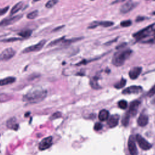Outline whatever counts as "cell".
I'll list each match as a JSON object with an SVG mask.
<instances>
[{
	"instance_id": "obj_1",
	"label": "cell",
	"mask_w": 155,
	"mask_h": 155,
	"mask_svg": "<svg viewBox=\"0 0 155 155\" xmlns=\"http://www.w3.org/2000/svg\"><path fill=\"white\" fill-rule=\"evenodd\" d=\"M47 96V91L40 87H35L29 90L24 96L22 100L24 102L35 104L44 100Z\"/></svg>"
},
{
	"instance_id": "obj_2",
	"label": "cell",
	"mask_w": 155,
	"mask_h": 155,
	"mask_svg": "<svg viewBox=\"0 0 155 155\" xmlns=\"http://www.w3.org/2000/svg\"><path fill=\"white\" fill-rule=\"evenodd\" d=\"M132 53V50L130 49H125L116 52L112 59V63L116 67L122 66L127 60Z\"/></svg>"
},
{
	"instance_id": "obj_3",
	"label": "cell",
	"mask_w": 155,
	"mask_h": 155,
	"mask_svg": "<svg viewBox=\"0 0 155 155\" xmlns=\"http://www.w3.org/2000/svg\"><path fill=\"white\" fill-rule=\"evenodd\" d=\"M46 42H47V41L45 40V39L41 40V41H39V42H38L36 44H34V45H30L28 47L25 48L22 50V52L23 53H30V52L39 51L43 48V47L44 46Z\"/></svg>"
},
{
	"instance_id": "obj_4",
	"label": "cell",
	"mask_w": 155,
	"mask_h": 155,
	"mask_svg": "<svg viewBox=\"0 0 155 155\" xmlns=\"http://www.w3.org/2000/svg\"><path fill=\"white\" fill-rule=\"evenodd\" d=\"M16 53L12 48H7L0 53V61H5L12 58Z\"/></svg>"
},
{
	"instance_id": "obj_5",
	"label": "cell",
	"mask_w": 155,
	"mask_h": 155,
	"mask_svg": "<svg viewBox=\"0 0 155 155\" xmlns=\"http://www.w3.org/2000/svg\"><path fill=\"white\" fill-rule=\"evenodd\" d=\"M136 140L139 145V146L143 150H150L152 145L150 143H149L146 139H145L141 135L137 134L136 136Z\"/></svg>"
},
{
	"instance_id": "obj_6",
	"label": "cell",
	"mask_w": 155,
	"mask_h": 155,
	"mask_svg": "<svg viewBox=\"0 0 155 155\" xmlns=\"http://www.w3.org/2000/svg\"><path fill=\"white\" fill-rule=\"evenodd\" d=\"M22 17V15H16L12 17L5 18L1 21H0V27H5L9 25H11L16 21H19L21 19V18Z\"/></svg>"
},
{
	"instance_id": "obj_7",
	"label": "cell",
	"mask_w": 155,
	"mask_h": 155,
	"mask_svg": "<svg viewBox=\"0 0 155 155\" xmlns=\"http://www.w3.org/2000/svg\"><path fill=\"white\" fill-rule=\"evenodd\" d=\"M52 142H53V137L51 136H48L43 139L39 143V150L44 151L49 148L51 146Z\"/></svg>"
},
{
	"instance_id": "obj_8",
	"label": "cell",
	"mask_w": 155,
	"mask_h": 155,
	"mask_svg": "<svg viewBox=\"0 0 155 155\" xmlns=\"http://www.w3.org/2000/svg\"><path fill=\"white\" fill-rule=\"evenodd\" d=\"M114 24V23L111 21H94L90 24L89 26L88 27V28L93 29L94 28L98 26H101L103 27H109L110 26H112Z\"/></svg>"
},
{
	"instance_id": "obj_9",
	"label": "cell",
	"mask_w": 155,
	"mask_h": 155,
	"mask_svg": "<svg viewBox=\"0 0 155 155\" xmlns=\"http://www.w3.org/2000/svg\"><path fill=\"white\" fill-rule=\"evenodd\" d=\"M136 4H137L136 2H134L130 0L120 7V12L122 13H128L129 12L132 10L136 6Z\"/></svg>"
},
{
	"instance_id": "obj_10",
	"label": "cell",
	"mask_w": 155,
	"mask_h": 155,
	"mask_svg": "<svg viewBox=\"0 0 155 155\" xmlns=\"http://www.w3.org/2000/svg\"><path fill=\"white\" fill-rule=\"evenodd\" d=\"M128 148L130 155H137V150L133 136H130L128 139Z\"/></svg>"
},
{
	"instance_id": "obj_11",
	"label": "cell",
	"mask_w": 155,
	"mask_h": 155,
	"mask_svg": "<svg viewBox=\"0 0 155 155\" xmlns=\"http://www.w3.org/2000/svg\"><path fill=\"white\" fill-rule=\"evenodd\" d=\"M142 90V88L140 86L137 85H132L124 89L122 91V93L124 94H136L139 93Z\"/></svg>"
},
{
	"instance_id": "obj_12",
	"label": "cell",
	"mask_w": 155,
	"mask_h": 155,
	"mask_svg": "<svg viewBox=\"0 0 155 155\" xmlns=\"http://www.w3.org/2000/svg\"><path fill=\"white\" fill-rule=\"evenodd\" d=\"M139 105L140 102L139 101H134L132 102H131L128 110V113L130 114L131 116H134L137 113Z\"/></svg>"
},
{
	"instance_id": "obj_13",
	"label": "cell",
	"mask_w": 155,
	"mask_h": 155,
	"mask_svg": "<svg viewBox=\"0 0 155 155\" xmlns=\"http://www.w3.org/2000/svg\"><path fill=\"white\" fill-rule=\"evenodd\" d=\"M142 72V67H136L133 68L131 70L129 71V77L131 79H136L138 78V76L140 75V74Z\"/></svg>"
},
{
	"instance_id": "obj_14",
	"label": "cell",
	"mask_w": 155,
	"mask_h": 155,
	"mask_svg": "<svg viewBox=\"0 0 155 155\" xmlns=\"http://www.w3.org/2000/svg\"><path fill=\"white\" fill-rule=\"evenodd\" d=\"M119 120V115L114 114L110 116L109 119H108L107 124L110 128H113V127H115L116 125H117Z\"/></svg>"
},
{
	"instance_id": "obj_15",
	"label": "cell",
	"mask_w": 155,
	"mask_h": 155,
	"mask_svg": "<svg viewBox=\"0 0 155 155\" xmlns=\"http://www.w3.org/2000/svg\"><path fill=\"white\" fill-rule=\"evenodd\" d=\"M137 122L139 126L144 127L147 125L148 122V117L145 114H142L139 116Z\"/></svg>"
},
{
	"instance_id": "obj_16",
	"label": "cell",
	"mask_w": 155,
	"mask_h": 155,
	"mask_svg": "<svg viewBox=\"0 0 155 155\" xmlns=\"http://www.w3.org/2000/svg\"><path fill=\"white\" fill-rule=\"evenodd\" d=\"M7 127L10 129L17 130L18 127V124L16 122V119L15 117L10 118L7 121Z\"/></svg>"
},
{
	"instance_id": "obj_17",
	"label": "cell",
	"mask_w": 155,
	"mask_h": 155,
	"mask_svg": "<svg viewBox=\"0 0 155 155\" xmlns=\"http://www.w3.org/2000/svg\"><path fill=\"white\" fill-rule=\"evenodd\" d=\"M15 81H16V79L14 77L9 76V77L5 78L4 79H0V86H4V85L12 84L14 82H15Z\"/></svg>"
},
{
	"instance_id": "obj_18",
	"label": "cell",
	"mask_w": 155,
	"mask_h": 155,
	"mask_svg": "<svg viewBox=\"0 0 155 155\" xmlns=\"http://www.w3.org/2000/svg\"><path fill=\"white\" fill-rule=\"evenodd\" d=\"M109 112L106 110H102L100 111L98 117L101 121H105L108 119Z\"/></svg>"
},
{
	"instance_id": "obj_19",
	"label": "cell",
	"mask_w": 155,
	"mask_h": 155,
	"mask_svg": "<svg viewBox=\"0 0 155 155\" xmlns=\"http://www.w3.org/2000/svg\"><path fill=\"white\" fill-rule=\"evenodd\" d=\"M24 5V2L22 1H20L18 3H16L13 7L10 10V15H14L16 13H17L18 12H19L22 7Z\"/></svg>"
},
{
	"instance_id": "obj_20",
	"label": "cell",
	"mask_w": 155,
	"mask_h": 155,
	"mask_svg": "<svg viewBox=\"0 0 155 155\" xmlns=\"http://www.w3.org/2000/svg\"><path fill=\"white\" fill-rule=\"evenodd\" d=\"M31 33H32V31L31 30L27 29V30H22V31L19 32L18 33V35L19 36L22 37V38H28L31 35Z\"/></svg>"
},
{
	"instance_id": "obj_21",
	"label": "cell",
	"mask_w": 155,
	"mask_h": 155,
	"mask_svg": "<svg viewBox=\"0 0 155 155\" xmlns=\"http://www.w3.org/2000/svg\"><path fill=\"white\" fill-rule=\"evenodd\" d=\"M130 114L128 113V111L127 113H126L125 114V115L123 116L122 119V124L124 126H127L128 122H129V120H130Z\"/></svg>"
},
{
	"instance_id": "obj_22",
	"label": "cell",
	"mask_w": 155,
	"mask_h": 155,
	"mask_svg": "<svg viewBox=\"0 0 155 155\" xmlns=\"http://www.w3.org/2000/svg\"><path fill=\"white\" fill-rule=\"evenodd\" d=\"M82 39V38H81V37H79V38H72V39H65L63 40V41L62 42V43H64V44H71V43H73V42H77L79 40H81Z\"/></svg>"
},
{
	"instance_id": "obj_23",
	"label": "cell",
	"mask_w": 155,
	"mask_h": 155,
	"mask_svg": "<svg viewBox=\"0 0 155 155\" xmlns=\"http://www.w3.org/2000/svg\"><path fill=\"white\" fill-rule=\"evenodd\" d=\"M65 38V36H63V37H61V38H59L58 39H56L53 41H51L49 44H48V47L49 46H54L55 45H57L58 44H60L61 42H62L63 41V40Z\"/></svg>"
},
{
	"instance_id": "obj_24",
	"label": "cell",
	"mask_w": 155,
	"mask_h": 155,
	"mask_svg": "<svg viewBox=\"0 0 155 155\" xmlns=\"http://www.w3.org/2000/svg\"><path fill=\"white\" fill-rule=\"evenodd\" d=\"M38 15V10H35L30 13H29L27 16V18L28 19H35V18H36Z\"/></svg>"
},
{
	"instance_id": "obj_25",
	"label": "cell",
	"mask_w": 155,
	"mask_h": 155,
	"mask_svg": "<svg viewBox=\"0 0 155 155\" xmlns=\"http://www.w3.org/2000/svg\"><path fill=\"white\" fill-rule=\"evenodd\" d=\"M126 82H127L126 80H125V79L122 78V79H121V80H120L118 83H117V84H115L114 87H115V88H116L117 89L121 88H122V87H124L125 86V85Z\"/></svg>"
},
{
	"instance_id": "obj_26",
	"label": "cell",
	"mask_w": 155,
	"mask_h": 155,
	"mask_svg": "<svg viewBox=\"0 0 155 155\" xmlns=\"http://www.w3.org/2000/svg\"><path fill=\"white\" fill-rule=\"evenodd\" d=\"M58 2V0H49L45 4V7L48 8H51L54 7Z\"/></svg>"
},
{
	"instance_id": "obj_27",
	"label": "cell",
	"mask_w": 155,
	"mask_h": 155,
	"mask_svg": "<svg viewBox=\"0 0 155 155\" xmlns=\"http://www.w3.org/2000/svg\"><path fill=\"white\" fill-rule=\"evenodd\" d=\"M21 38H15V37H13V38H6V39H3L1 42H15V41H20L21 40Z\"/></svg>"
},
{
	"instance_id": "obj_28",
	"label": "cell",
	"mask_w": 155,
	"mask_h": 155,
	"mask_svg": "<svg viewBox=\"0 0 155 155\" xmlns=\"http://www.w3.org/2000/svg\"><path fill=\"white\" fill-rule=\"evenodd\" d=\"M118 106L121 109H125L127 107V102L124 100H121L118 102Z\"/></svg>"
},
{
	"instance_id": "obj_29",
	"label": "cell",
	"mask_w": 155,
	"mask_h": 155,
	"mask_svg": "<svg viewBox=\"0 0 155 155\" xmlns=\"http://www.w3.org/2000/svg\"><path fill=\"white\" fill-rule=\"evenodd\" d=\"M132 24V22L131 20H125L120 22V25L123 27H128L130 26Z\"/></svg>"
},
{
	"instance_id": "obj_30",
	"label": "cell",
	"mask_w": 155,
	"mask_h": 155,
	"mask_svg": "<svg viewBox=\"0 0 155 155\" xmlns=\"http://www.w3.org/2000/svg\"><path fill=\"white\" fill-rule=\"evenodd\" d=\"M91 87L93 88H96V89H97L99 88V85L97 84V79H92L91 81Z\"/></svg>"
},
{
	"instance_id": "obj_31",
	"label": "cell",
	"mask_w": 155,
	"mask_h": 155,
	"mask_svg": "<svg viewBox=\"0 0 155 155\" xmlns=\"http://www.w3.org/2000/svg\"><path fill=\"white\" fill-rule=\"evenodd\" d=\"M102 128V124L99 123V122H97L95 124L94 126V130L96 131H99L100 130H101Z\"/></svg>"
},
{
	"instance_id": "obj_32",
	"label": "cell",
	"mask_w": 155,
	"mask_h": 155,
	"mask_svg": "<svg viewBox=\"0 0 155 155\" xmlns=\"http://www.w3.org/2000/svg\"><path fill=\"white\" fill-rule=\"evenodd\" d=\"M61 116V113L60 112H56L53 114V115L50 117V119L53 120L54 119H57L58 117H60Z\"/></svg>"
},
{
	"instance_id": "obj_33",
	"label": "cell",
	"mask_w": 155,
	"mask_h": 155,
	"mask_svg": "<svg viewBox=\"0 0 155 155\" xmlns=\"http://www.w3.org/2000/svg\"><path fill=\"white\" fill-rule=\"evenodd\" d=\"M8 9H9V7L8 6L4 7V8H0V16H1L2 15H4L8 11Z\"/></svg>"
},
{
	"instance_id": "obj_34",
	"label": "cell",
	"mask_w": 155,
	"mask_h": 155,
	"mask_svg": "<svg viewBox=\"0 0 155 155\" xmlns=\"http://www.w3.org/2000/svg\"><path fill=\"white\" fill-rule=\"evenodd\" d=\"M155 94V85L150 90V91L148 93V96H152Z\"/></svg>"
},
{
	"instance_id": "obj_35",
	"label": "cell",
	"mask_w": 155,
	"mask_h": 155,
	"mask_svg": "<svg viewBox=\"0 0 155 155\" xmlns=\"http://www.w3.org/2000/svg\"><path fill=\"white\" fill-rule=\"evenodd\" d=\"M144 19H145V18H144V17H140V16H139V17H137V19H136V21L139 22V21H143V20H144Z\"/></svg>"
},
{
	"instance_id": "obj_36",
	"label": "cell",
	"mask_w": 155,
	"mask_h": 155,
	"mask_svg": "<svg viewBox=\"0 0 155 155\" xmlns=\"http://www.w3.org/2000/svg\"><path fill=\"white\" fill-rule=\"evenodd\" d=\"M64 27V25H62V26H59V27H56V28H55L53 30V31H58V30H60V29H61L62 27Z\"/></svg>"
},
{
	"instance_id": "obj_37",
	"label": "cell",
	"mask_w": 155,
	"mask_h": 155,
	"mask_svg": "<svg viewBox=\"0 0 155 155\" xmlns=\"http://www.w3.org/2000/svg\"><path fill=\"white\" fill-rule=\"evenodd\" d=\"M39 1V0H33L34 2H36V1Z\"/></svg>"
},
{
	"instance_id": "obj_38",
	"label": "cell",
	"mask_w": 155,
	"mask_h": 155,
	"mask_svg": "<svg viewBox=\"0 0 155 155\" xmlns=\"http://www.w3.org/2000/svg\"><path fill=\"white\" fill-rule=\"evenodd\" d=\"M153 15H155V12H153Z\"/></svg>"
},
{
	"instance_id": "obj_39",
	"label": "cell",
	"mask_w": 155,
	"mask_h": 155,
	"mask_svg": "<svg viewBox=\"0 0 155 155\" xmlns=\"http://www.w3.org/2000/svg\"><path fill=\"white\" fill-rule=\"evenodd\" d=\"M91 1H93V0H91Z\"/></svg>"
}]
</instances>
